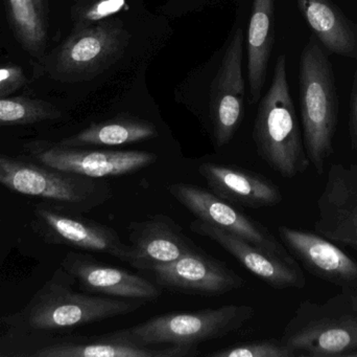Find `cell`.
Here are the masks:
<instances>
[{
    "instance_id": "obj_11",
    "label": "cell",
    "mask_w": 357,
    "mask_h": 357,
    "mask_svg": "<svg viewBox=\"0 0 357 357\" xmlns=\"http://www.w3.org/2000/svg\"><path fill=\"white\" fill-rule=\"evenodd\" d=\"M167 190L197 219L232 233L262 249L281 255H289L281 241L264 224L245 215L237 207L216 196L211 191L185 182L171 184Z\"/></svg>"
},
{
    "instance_id": "obj_15",
    "label": "cell",
    "mask_w": 357,
    "mask_h": 357,
    "mask_svg": "<svg viewBox=\"0 0 357 357\" xmlns=\"http://www.w3.org/2000/svg\"><path fill=\"white\" fill-rule=\"evenodd\" d=\"M279 238L289 253L310 275L340 287L357 291V261L335 242L312 231L281 226Z\"/></svg>"
},
{
    "instance_id": "obj_9",
    "label": "cell",
    "mask_w": 357,
    "mask_h": 357,
    "mask_svg": "<svg viewBox=\"0 0 357 357\" xmlns=\"http://www.w3.org/2000/svg\"><path fill=\"white\" fill-rule=\"evenodd\" d=\"M33 228L50 245L106 254L123 262L129 255V245L123 242L114 228L52 203L36 205Z\"/></svg>"
},
{
    "instance_id": "obj_19",
    "label": "cell",
    "mask_w": 357,
    "mask_h": 357,
    "mask_svg": "<svg viewBox=\"0 0 357 357\" xmlns=\"http://www.w3.org/2000/svg\"><path fill=\"white\" fill-rule=\"evenodd\" d=\"M197 346L169 345L162 349L142 346L126 337L121 330L98 337H79L52 344L36 352V357H193Z\"/></svg>"
},
{
    "instance_id": "obj_25",
    "label": "cell",
    "mask_w": 357,
    "mask_h": 357,
    "mask_svg": "<svg viewBox=\"0 0 357 357\" xmlns=\"http://www.w3.org/2000/svg\"><path fill=\"white\" fill-rule=\"evenodd\" d=\"M128 8L127 0H73L70 8L73 29L89 27Z\"/></svg>"
},
{
    "instance_id": "obj_24",
    "label": "cell",
    "mask_w": 357,
    "mask_h": 357,
    "mask_svg": "<svg viewBox=\"0 0 357 357\" xmlns=\"http://www.w3.org/2000/svg\"><path fill=\"white\" fill-rule=\"evenodd\" d=\"M61 117V111L47 101L27 96L0 98V127L31 125Z\"/></svg>"
},
{
    "instance_id": "obj_30",
    "label": "cell",
    "mask_w": 357,
    "mask_h": 357,
    "mask_svg": "<svg viewBox=\"0 0 357 357\" xmlns=\"http://www.w3.org/2000/svg\"><path fill=\"white\" fill-rule=\"evenodd\" d=\"M349 295L350 299H351L352 305H354V309L357 310V291H354V293H349Z\"/></svg>"
},
{
    "instance_id": "obj_4",
    "label": "cell",
    "mask_w": 357,
    "mask_h": 357,
    "mask_svg": "<svg viewBox=\"0 0 357 357\" xmlns=\"http://www.w3.org/2000/svg\"><path fill=\"white\" fill-rule=\"evenodd\" d=\"M131 34L119 17H110L70 35L40 60L36 75L63 83L89 81L123 58Z\"/></svg>"
},
{
    "instance_id": "obj_26",
    "label": "cell",
    "mask_w": 357,
    "mask_h": 357,
    "mask_svg": "<svg viewBox=\"0 0 357 357\" xmlns=\"http://www.w3.org/2000/svg\"><path fill=\"white\" fill-rule=\"evenodd\" d=\"M211 357H299L295 350L280 339L261 340L241 344L208 354Z\"/></svg>"
},
{
    "instance_id": "obj_18",
    "label": "cell",
    "mask_w": 357,
    "mask_h": 357,
    "mask_svg": "<svg viewBox=\"0 0 357 357\" xmlns=\"http://www.w3.org/2000/svg\"><path fill=\"white\" fill-rule=\"evenodd\" d=\"M210 191L235 207L262 209L282 203L280 188L257 172L204 163L197 168Z\"/></svg>"
},
{
    "instance_id": "obj_13",
    "label": "cell",
    "mask_w": 357,
    "mask_h": 357,
    "mask_svg": "<svg viewBox=\"0 0 357 357\" xmlns=\"http://www.w3.org/2000/svg\"><path fill=\"white\" fill-rule=\"evenodd\" d=\"M155 283L173 293L193 296H222L238 291L245 279L226 263L202 253L199 249L169 263L146 270Z\"/></svg>"
},
{
    "instance_id": "obj_23",
    "label": "cell",
    "mask_w": 357,
    "mask_h": 357,
    "mask_svg": "<svg viewBox=\"0 0 357 357\" xmlns=\"http://www.w3.org/2000/svg\"><path fill=\"white\" fill-rule=\"evenodd\" d=\"M8 24L22 50L35 61L47 52V16L35 0H3Z\"/></svg>"
},
{
    "instance_id": "obj_27",
    "label": "cell",
    "mask_w": 357,
    "mask_h": 357,
    "mask_svg": "<svg viewBox=\"0 0 357 357\" xmlns=\"http://www.w3.org/2000/svg\"><path fill=\"white\" fill-rule=\"evenodd\" d=\"M29 83L23 67L15 64H0V98L16 94Z\"/></svg>"
},
{
    "instance_id": "obj_7",
    "label": "cell",
    "mask_w": 357,
    "mask_h": 357,
    "mask_svg": "<svg viewBox=\"0 0 357 357\" xmlns=\"http://www.w3.org/2000/svg\"><path fill=\"white\" fill-rule=\"evenodd\" d=\"M254 314L252 306L231 304L197 312L160 314L121 333L142 346H197L236 333Z\"/></svg>"
},
{
    "instance_id": "obj_10",
    "label": "cell",
    "mask_w": 357,
    "mask_h": 357,
    "mask_svg": "<svg viewBox=\"0 0 357 357\" xmlns=\"http://www.w3.org/2000/svg\"><path fill=\"white\" fill-rule=\"evenodd\" d=\"M243 29L235 31L210 88L209 115L216 149L226 146L245 117Z\"/></svg>"
},
{
    "instance_id": "obj_1",
    "label": "cell",
    "mask_w": 357,
    "mask_h": 357,
    "mask_svg": "<svg viewBox=\"0 0 357 357\" xmlns=\"http://www.w3.org/2000/svg\"><path fill=\"white\" fill-rule=\"evenodd\" d=\"M253 140L260 159L282 177L291 180L310 168L303 133L287 81L284 54L277 58L272 83L260 99Z\"/></svg>"
},
{
    "instance_id": "obj_31",
    "label": "cell",
    "mask_w": 357,
    "mask_h": 357,
    "mask_svg": "<svg viewBox=\"0 0 357 357\" xmlns=\"http://www.w3.org/2000/svg\"><path fill=\"white\" fill-rule=\"evenodd\" d=\"M349 357H357V351L350 354Z\"/></svg>"
},
{
    "instance_id": "obj_20",
    "label": "cell",
    "mask_w": 357,
    "mask_h": 357,
    "mask_svg": "<svg viewBox=\"0 0 357 357\" xmlns=\"http://www.w3.org/2000/svg\"><path fill=\"white\" fill-rule=\"evenodd\" d=\"M300 12L321 45L347 58L357 56V23L350 20L333 0H297Z\"/></svg>"
},
{
    "instance_id": "obj_2",
    "label": "cell",
    "mask_w": 357,
    "mask_h": 357,
    "mask_svg": "<svg viewBox=\"0 0 357 357\" xmlns=\"http://www.w3.org/2000/svg\"><path fill=\"white\" fill-rule=\"evenodd\" d=\"M299 68L304 146L310 165L318 175H323L327 161L335 152L339 96L328 54L314 36L302 50Z\"/></svg>"
},
{
    "instance_id": "obj_8",
    "label": "cell",
    "mask_w": 357,
    "mask_h": 357,
    "mask_svg": "<svg viewBox=\"0 0 357 357\" xmlns=\"http://www.w3.org/2000/svg\"><path fill=\"white\" fill-rule=\"evenodd\" d=\"M24 150L40 165L92 178L134 174L150 167L158 159L148 151L100 150L63 146L50 140H33L25 145Z\"/></svg>"
},
{
    "instance_id": "obj_32",
    "label": "cell",
    "mask_w": 357,
    "mask_h": 357,
    "mask_svg": "<svg viewBox=\"0 0 357 357\" xmlns=\"http://www.w3.org/2000/svg\"><path fill=\"white\" fill-rule=\"evenodd\" d=\"M2 222V220H1V218H0V224H1Z\"/></svg>"
},
{
    "instance_id": "obj_28",
    "label": "cell",
    "mask_w": 357,
    "mask_h": 357,
    "mask_svg": "<svg viewBox=\"0 0 357 357\" xmlns=\"http://www.w3.org/2000/svg\"><path fill=\"white\" fill-rule=\"evenodd\" d=\"M351 96H350L349 117H348V134L352 150L357 151V56Z\"/></svg>"
},
{
    "instance_id": "obj_14",
    "label": "cell",
    "mask_w": 357,
    "mask_h": 357,
    "mask_svg": "<svg viewBox=\"0 0 357 357\" xmlns=\"http://www.w3.org/2000/svg\"><path fill=\"white\" fill-rule=\"evenodd\" d=\"M314 232L357 253V163H333L317 201Z\"/></svg>"
},
{
    "instance_id": "obj_29",
    "label": "cell",
    "mask_w": 357,
    "mask_h": 357,
    "mask_svg": "<svg viewBox=\"0 0 357 357\" xmlns=\"http://www.w3.org/2000/svg\"><path fill=\"white\" fill-rule=\"evenodd\" d=\"M36 3H37L38 8L44 13V14L47 16L48 15V6H47V0H35Z\"/></svg>"
},
{
    "instance_id": "obj_12",
    "label": "cell",
    "mask_w": 357,
    "mask_h": 357,
    "mask_svg": "<svg viewBox=\"0 0 357 357\" xmlns=\"http://www.w3.org/2000/svg\"><path fill=\"white\" fill-rule=\"evenodd\" d=\"M189 228L195 234L218 243L238 260L251 274L272 289L283 291L303 289L305 287L306 278L303 270L291 254L281 255L268 251L199 219L191 222Z\"/></svg>"
},
{
    "instance_id": "obj_6",
    "label": "cell",
    "mask_w": 357,
    "mask_h": 357,
    "mask_svg": "<svg viewBox=\"0 0 357 357\" xmlns=\"http://www.w3.org/2000/svg\"><path fill=\"white\" fill-rule=\"evenodd\" d=\"M0 184L77 214L100 207L113 197L112 188L102 178L61 171L3 154H0Z\"/></svg>"
},
{
    "instance_id": "obj_17",
    "label": "cell",
    "mask_w": 357,
    "mask_h": 357,
    "mask_svg": "<svg viewBox=\"0 0 357 357\" xmlns=\"http://www.w3.org/2000/svg\"><path fill=\"white\" fill-rule=\"evenodd\" d=\"M127 230L130 245L126 263L142 272L197 251L177 222L165 214L131 222Z\"/></svg>"
},
{
    "instance_id": "obj_16",
    "label": "cell",
    "mask_w": 357,
    "mask_h": 357,
    "mask_svg": "<svg viewBox=\"0 0 357 357\" xmlns=\"http://www.w3.org/2000/svg\"><path fill=\"white\" fill-rule=\"evenodd\" d=\"M85 293L117 299L157 301L162 289L156 283L121 268H114L87 254L68 252L61 262Z\"/></svg>"
},
{
    "instance_id": "obj_5",
    "label": "cell",
    "mask_w": 357,
    "mask_h": 357,
    "mask_svg": "<svg viewBox=\"0 0 357 357\" xmlns=\"http://www.w3.org/2000/svg\"><path fill=\"white\" fill-rule=\"evenodd\" d=\"M280 340L299 357H349L357 351V310L349 293L341 291L324 303L304 300Z\"/></svg>"
},
{
    "instance_id": "obj_22",
    "label": "cell",
    "mask_w": 357,
    "mask_h": 357,
    "mask_svg": "<svg viewBox=\"0 0 357 357\" xmlns=\"http://www.w3.org/2000/svg\"><path fill=\"white\" fill-rule=\"evenodd\" d=\"M158 136V129L151 122L131 115H121L92 124L58 143L68 147H116L150 140Z\"/></svg>"
},
{
    "instance_id": "obj_21",
    "label": "cell",
    "mask_w": 357,
    "mask_h": 357,
    "mask_svg": "<svg viewBox=\"0 0 357 357\" xmlns=\"http://www.w3.org/2000/svg\"><path fill=\"white\" fill-rule=\"evenodd\" d=\"M275 38V0H253L248 31L250 102L258 103L266 84Z\"/></svg>"
},
{
    "instance_id": "obj_3",
    "label": "cell",
    "mask_w": 357,
    "mask_h": 357,
    "mask_svg": "<svg viewBox=\"0 0 357 357\" xmlns=\"http://www.w3.org/2000/svg\"><path fill=\"white\" fill-rule=\"evenodd\" d=\"M75 283L62 268L56 270L21 312L23 323L33 330H64L127 316L146 304L142 300L77 293L73 289Z\"/></svg>"
}]
</instances>
